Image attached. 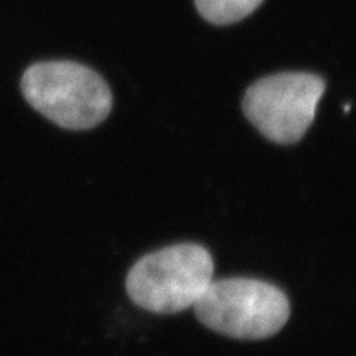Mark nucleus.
Segmentation results:
<instances>
[{"mask_svg": "<svg viewBox=\"0 0 356 356\" xmlns=\"http://www.w3.org/2000/svg\"><path fill=\"white\" fill-rule=\"evenodd\" d=\"M193 307L205 327L239 340L275 336L291 312L282 289L250 277L213 281Z\"/></svg>", "mask_w": 356, "mask_h": 356, "instance_id": "nucleus-3", "label": "nucleus"}, {"mask_svg": "<svg viewBox=\"0 0 356 356\" xmlns=\"http://www.w3.org/2000/svg\"><path fill=\"white\" fill-rule=\"evenodd\" d=\"M325 92V82L312 73H277L252 83L243 97V111L263 136L277 144L305 137Z\"/></svg>", "mask_w": 356, "mask_h": 356, "instance_id": "nucleus-4", "label": "nucleus"}, {"mask_svg": "<svg viewBox=\"0 0 356 356\" xmlns=\"http://www.w3.org/2000/svg\"><path fill=\"white\" fill-rule=\"evenodd\" d=\"M214 261L197 243H178L144 255L131 267L127 291L137 306L170 315L193 307L213 282Z\"/></svg>", "mask_w": 356, "mask_h": 356, "instance_id": "nucleus-2", "label": "nucleus"}, {"mask_svg": "<svg viewBox=\"0 0 356 356\" xmlns=\"http://www.w3.org/2000/svg\"><path fill=\"white\" fill-rule=\"evenodd\" d=\"M264 0H195L197 13L211 24L229 26L251 15Z\"/></svg>", "mask_w": 356, "mask_h": 356, "instance_id": "nucleus-5", "label": "nucleus"}, {"mask_svg": "<svg viewBox=\"0 0 356 356\" xmlns=\"http://www.w3.org/2000/svg\"><path fill=\"white\" fill-rule=\"evenodd\" d=\"M21 89L29 104L61 128L91 129L108 116L111 92L106 81L89 67L72 61L31 65Z\"/></svg>", "mask_w": 356, "mask_h": 356, "instance_id": "nucleus-1", "label": "nucleus"}]
</instances>
